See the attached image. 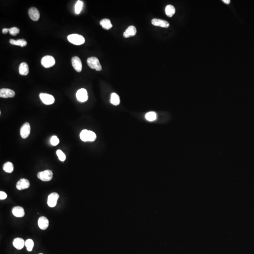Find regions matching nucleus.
Returning <instances> with one entry per match:
<instances>
[{"label": "nucleus", "mask_w": 254, "mask_h": 254, "mask_svg": "<svg viewBox=\"0 0 254 254\" xmlns=\"http://www.w3.org/2000/svg\"><path fill=\"white\" fill-rule=\"evenodd\" d=\"M67 39L71 43L76 45L83 44L85 42V40L82 35L78 34H72L67 36Z\"/></svg>", "instance_id": "obj_1"}, {"label": "nucleus", "mask_w": 254, "mask_h": 254, "mask_svg": "<svg viewBox=\"0 0 254 254\" xmlns=\"http://www.w3.org/2000/svg\"><path fill=\"white\" fill-rule=\"evenodd\" d=\"M88 65L91 69H95L96 70L99 71L102 70V67L98 58L96 57H90L88 58L87 61Z\"/></svg>", "instance_id": "obj_2"}, {"label": "nucleus", "mask_w": 254, "mask_h": 254, "mask_svg": "<svg viewBox=\"0 0 254 254\" xmlns=\"http://www.w3.org/2000/svg\"><path fill=\"white\" fill-rule=\"evenodd\" d=\"M37 177L38 179L44 182H48L51 181L53 177V173L52 171L50 170H46L39 172L37 174Z\"/></svg>", "instance_id": "obj_3"}, {"label": "nucleus", "mask_w": 254, "mask_h": 254, "mask_svg": "<svg viewBox=\"0 0 254 254\" xmlns=\"http://www.w3.org/2000/svg\"><path fill=\"white\" fill-rule=\"evenodd\" d=\"M39 96L42 102L46 105L52 104L55 102V98L50 94L41 93L40 94Z\"/></svg>", "instance_id": "obj_4"}, {"label": "nucleus", "mask_w": 254, "mask_h": 254, "mask_svg": "<svg viewBox=\"0 0 254 254\" xmlns=\"http://www.w3.org/2000/svg\"><path fill=\"white\" fill-rule=\"evenodd\" d=\"M41 64L44 67H51L55 64V59L51 56H46L42 59Z\"/></svg>", "instance_id": "obj_5"}, {"label": "nucleus", "mask_w": 254, "mask_h": 254, "mask_svg": "<svg viewBox=\"0 0 254 254\" xmlns=\"http://www.w3.org/2000/svg\"><path fill=\"white\" fill-rule=\"evenodd\" d=\"M59 195L57 193H52L49 195L47 200V204L51 208L55 207L57 204V200Z\"/></svg>", "instance_id": "obj_6"}, {"label": "nucleus", "mask_w": 254, "mask_h": 254, "mask_svg": "<svg viewBox=\"0 0 254 254\" xmlns=\"http://www.w3.org/2000/svg\"><path fill=\"white\" fill-rule=\"evenodd\" d=\"M30 125L28 123H26L22 125L20 129V135L24 139L28 137L30 133Z\"/></svg>", "instance_id": "obj_7"}, {"label": "nucleus", "mask_w": 254, "mask_h": 254, "mask_svg": "<svg viewBox=\"0 0 254 254\" xmlns=\"http://www.w3.org/2000/svg\"><path fill=\"white\" fill-rule=\"evenodd\" d=\"M76 96L78 100L81 102L86 101L88 98L87 91L85 89L79 90L76 93Z\"/></svg>", "instance_id": "obj_8"}, {"label": "nucleus", "mask_w": 254, "mask_h": 254, "mask_svg": "<svg viewBox=\"0 0 254 254\" xmlns=\"http://www.w3.org/2000/svg\"><path fill=\"white\" fill-rule=\"evenodd\" d=\"M28 15L30 18L34 21H38L40 17L39 11L35 7H32L29 9Z\"/></svg>", "instance_id": "obj_9"}, {"label": "nucleus", "mask_w": 254, "mask_h": 254, "mask_svg": "<svg viewBox=\"0 0 254 254\" xmlns=\"http://www.w3.org/2000/svg\"><path fill=\"white\" fill-rule=\"evenodd\" d=\"M72 64L73 67L77 72H81L82 70V63L79 57L77 56L73 57L72 59Z\"/></svg>", "instance_id": "obj_10"}, {"label": "nucleus", "mask_w": 254, "mask_h": 254, "mask_svg": "<svg viewBox=\"0 0 254 254\" xmlns=\"http://www.w3.org/2000/svg\"><path fill=\"white\" fill-rule=\"evenodd\" d=\"M30 186V182L26 179H20L17 183L16 187L18 190H22L28 189Z\"/></svg>", "instance_id": "obj_11"}, {"label": "nucleus", "mask_w": 254, "mask_h": 254, "mask_svg": "<svg viewBox=\"0 0 254 254\" xmlns=\"http://www.w3.org/2000/svg\"><path fill=\"white\" fill-rule=\"evenodd\" d=\"M15 93L13 90L9 89H1L0 90V97L2 98H13Z\"/></svg>", "instance_id": "obj_12"}, {"label": "nucleus", "mask_w": 254, "mask_h": 254, "mask_svg": "<svg viewBox=\"0 0 254 254\" xmlns=\"http://www.w3.org/2000/svg\"><path fill=\"white\" fill-rule=\"evenodd\" d=\"M152 24L155 26H160L162 28H168L169 26V24L168 22L164 20L154 18L152 20Z\"/></svg>", "instance_id": "obj_13"}, {"label": "nucleus", "mask_w": 254, "mask_h": 254, "mask_svg": "<svg viewBox=\"0 0 254 254\" xmlns=\"http://www.w3.org/2000/svg\"><path fill=\"white\" fill-rule=\"evenodd\" d=\"M38 226L40 229L45 230L47 229L49 225V221L45 216H41L38 219Z\"/></svg>", "instance_id": "obj_14"}, {"label": "nucleus", "mask_w": 254, "mask_h": 254, "mask_svg": "<svg viewBox=\"0 0 254 254\" xmlns=\"http://www.w3.org/2000/svg\"><path fill=\"white\" fill-rule=\"evenodd\" d=\"M12 213L17 218H22L25 215L24 209L20 206H16L13 208L12 210Z\"/></svg>", "instance_id": "obj_15"}, {"label": "nucleus", "mask_w": 254, "mask_h": 254, "mask_svg": "<svg viewBox=\"0 0 254 254\" xmlns=\"http://www.w3.org/2000/svg\"><path fill=\"white\" fill-rule=\"evenodd\" d=\"M136 33H137V29L135 26H130L124 32L123 36L125 38H129L130 37L134 36L135 35Z\"/></svg>", "instance_id": "obj_16"}, {"label": "nucleus", "mask_w": 254, "mask_h": 254, "mask_svg": "<svg viewBox=\"0 0 254 254\" xmlns=\"http://www.w3.org/2000/svg\"><path fill=\"white\" fill-rule=\"evenodd\" d=\"M13 245L15 248L18 250L22 249L25 245L24 240L21 238H17L13 240Z\"/></svg>", "instance_id": "obj_17"}, {"label": "nucleus", "mask_w": 254, "mask_h": 254, "mask_svg": "<svg viewBox=\"0 0 254 254\" xmlns=\"http://www.w3.org/2000/svg\"><path fill=\"white\" fill-rule=\"evenodd\" d=\"M19 73L22 75H26L29 73V67L26 62L21 63L19 67Z\"/></svg>", "instance_id": "obj_18"}, {"label": "nucleus", "mask_w": 254, "mask_h": 254, "mask_svg": "<svg viewBox=\"0 0 254 254\" xmlns=\"http://www.w3.org/2000/svg\"><path fill=\"white\" fill-rule=\"evenodd\" d=\"M100 24L102 26V28L106 30H109L113 27V25L111 23V21L109 19L104 18L101 20L100 22Z\"/></svg>", "instance_id": "obj_19"}, {"label": "nucleus", "mask_w": 254, "mask_h": 254, "mask_svg": "<svg viewBox=\"0 0 254 254\" xmlns=\"http://www.w3.org/2000/svg\"><path fill=\"white\" fill-rule=\"evenodd\" d=\"M9 42L11 44L19 46L22 47H25L27 45V42L24 39H18V40L11 39L9 40Z\"/></svg>", "instance_id": "obj_20"}, {"label": "nucleus", "mask_w": 254, "mask_h": 254, "mask_svg": "<svg viewBox=\"0 0 254 254\" xmlns=\"http://www.w3.org/2000/svg\"><path fill=\"white\" fill-rule=\"evenodd\" d=\"M165 11L166 14L168 17H172L176 12L175 7L171 5H168L166 7Z\"/></svg>", "instance_id": "obj_21"}, {"label": "nucleus", "mask_w": 254, "mask_h": 254, "mask_svg": "<svg viewBox=\"0 0 254 254\" xmlns=\"http://www.w3.org/2000/svg\"><path fill=\"white\" fill-rule=\"evenodd\" d=\"M110 102L115 106H118L120 104V99L119 96L115 93H113L111 94Z\"/></svg>", "instance_id": "obj_22"}, {"label": "nucleus", "mask_w": 254, "mask_h": 254, "mask_svg": "<svg viewBox=\"0 0 254 254\" xmlns=\"http://www.w3.org/2000/svg\"><path fill=\"white\" fill-rule=\"evenodd\" d=\"M3 169L7 173H11L14 170V166L11 162H7L3 165Z\"/></svg>", "instance_id": "obj_23"}, {"label": "nucleus", "mask_w": 254, "mask_h": 254, "mask_svg": "<svg viewBox=\"0 0 254 254\" xmlns=\"http://www.w3.org/2000/svg\"><path fill=\"white\" fill-rule=\"evenodd\" d=\"M89 130L84 129L80 133V138L84 142L89 141Z\"/></svg>", "instance_id": "obj_24"}, {"label": "nucleus", "mask_w": 254, "mask_h": 254, "mask_svg": "<svg viewBox=\"0 0 254 254\" xmlns=\"http://www.w3.org/2000/svg\"><path fill=\"white\" fill-rule=\"evenodd\" d=\"M146 118L148 121H155L157 118L156 113L154 112L147 113L146 115Z\"/></svg>", "instance_id": "obj_25"}, {"label": "nucleus", "mask_w": 254, "mask_h": 254, "mask_svg": "<svg viewBox=\"0 0 254 254\" xmlns=\"http://www.w3.org/2000/svg\"><path fill=\"white\" fill-rule=\"evenodd\" d=\"M25 246L28 251H31L33 250L34 246V241L31 239H28L25 242Z\"/></svg>", "instance_id": "obj_26"}, {"label": "nucleus", "mask_w": 254, "mask_h": 254, "mask_svg": "<svg viewBox=\"0 0 254 254\" xmlns=\"http://www.w3.org/2000/svg\"><path fill=\"white\" fill-rule=\"evenodd\" d=\"M83 2L81 1H78L77 3H76L75 5V12L76 14H78L82 9V7H83Z\"/></svg>", "instance_id": "obj_27"}, {"label": "nucleus", "mask_w": 254, "mask_h": 254, "mask_svg": "<svg viewBox=\"0 0 254 254\" xmlns=\"http://www.w3.org/2000/svg\"><path fill=\"white\" fill-rule=\"evenodd\" d=\"M57 155L59 160L61 162H64L66 159V156L64 152L62 151L61 150H57L56 152Z\"/></svg>", "instance_id": "obj_28"}, {"label": "nucleus", "mask_w": 254, "mask_h": 254, "mask_svg": "<svg viewBox=\"0 0 254 254\" xmlns=\"http://www.w3.org/2000/svg\"><path fill=\"white\" fill-rule=\"evenodd\" d=\"M51 143L53 146H56L59 143V140L56 135H53L51 139Z\"/></svg>", "instance_id": "obj_29"}, {"label": "nucleus", "mask_w": 254, "mask_h": 254, "mask_svg": "<svg viewBox=\"0 0 254 254\" xmlns=\"http://www.w3.org/2000/svg\"><path fill=\"white\" fill-rule=\"evenodd\" d=\"M9 33L11 35L15 36L20 33V29L18 28L15 27L9 29Z\"/></svg>", "instance_id": "obj_30"}, {"label": "nucleus", "mask_w": 254, "mask_h": 254, "mask_svg": "<svg viewBox=\"0 0 254 254\" xmlns=\"http://www.w3.org/2000/svg\"><path fill=\"white\" fill-rule=\"evenodd\" d=\"M96 138V135L94 132L89 130V141L93 142L95 141Z\"/></svg>", "instance_id": "obj_31"}, {"label": "nucleus", "mask_w": 254, "mask_h": 254, "mask_svg": "<svg viewBox=\"0 0 254 254\" xmlns=\"http://www.w3.org/2000/svg\"><path fill=\"white\" fill-rule=\"evenodd\" d=\"M7 197V194L5 192L3 191L0 192V199L3 200L6 199Z\"/></svg>", "instance_id": "obj_32"}, {"label": "nucleus", "mask_w": 254, "mask_h": 254, "mask_svg": "<svg viewBox=\"0 0 254 254\" xmlns=\"http://www.w3.org/2000/svg\"><path fill=\"white\" fill-rule=\"evenodd\" d=\"M2 32L3 34H6L8 32H9V29L3 28L2 30Z\"/></svg>", "instance_id": "obj_33"}, {"label": "nucleus", "mask_w": 254, "mask_h": 254, "mask_svg": "<svg viewBox=\"0 0 254 254\" xmlns=\"http://www.w3.org/2000/svg\"><path fill=\"white\" fill-rule=\"evenodd\" d=\"M222 1L224 2V3H225L226 4H229L230 3V0H223Z\"/></svg>", "instance_id": "obj_34"}, {"label": "nucleus", "mask_w": 254, "mask_h": 254, "mask_svg": "<svg viewBox=\"0 0 254 254\" xmlns=\"http://www.w3.org/2000/svg\"></svg>", "instance_id": "obj_35"}]
</instances>
